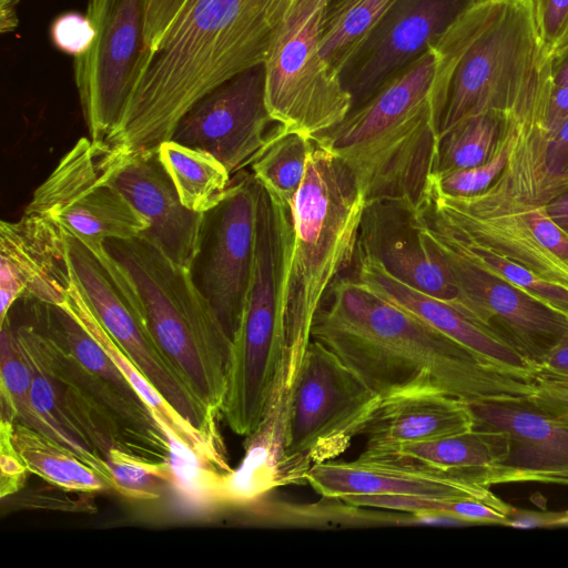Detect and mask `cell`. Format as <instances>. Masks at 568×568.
<instances>
[{"label": "cell", "instance_id": "26", "mask_svg": "<svg viewBox=\"0 0 568 568\" xmlns=\"http://www.w3.org/2000/svg\"><path fill=\"white\" fill-rule=\"evenodd\" d=\"M509 449L510 438L505 432L474 427L448 437L406 444L376 456H393L447 473L477 475L481 480V473L504 459Z\"/></svg>", "mask_w": 568, "mask_h": 568}, {"label": "cell", "instance_id": "13", "mask_svg": "<svg viewBox=\"0 0 568 568\" xmlns=\"http://www.w3.org/2000/svg\"><path fill=\"white\" fill-rule=\"evenodd\" d=\"M420 237L447 270L457 291L453 304L537 365L568 327V316L459 255L415 211ZM537 374V373H536Z\"/></svg>", "mask_w": 568, "mask_h": 568}, {"label": "cell", "instance_id": "27", "mask_svg": "<svg viewBox=\"0 0 568 568\" xmlns=\"http://www.w3.org/2000/svg\"><path fill=\"white\" fill-rule=\"evenodd\" d=\"M158 153L186 209L206 213L223 199L232 174L214 155L173 140L162 142Z\"/></svg>", "mask_w": 568, "mask_h": 568}, {"label": "cell", "instance_id": "21", "mask_svg": "<svg viewBox=\"0 0 568 568\" xmlns=\"http://www.w3.org/2000/svg\"><path fill=\"white\" fill-rule=\"evenodd\" d=\"M72 284L67 235L59 226L33 213L1 221L0 323L21 296L61 305Z\"/></svg>", "mask_w": 568, "mask_h": 568}, {"label": "cell", "instance_id": "17", "mask_svg": "<svg viewBox=\"0 0 568 568\" xmlns=\"http://www.w3.org/2000/svg\"><path fill=\"white\" fill-rule=\"evenodd\" d=\"M95 144L104 181L149 223L140 237L173 263L190 270L200 250L204 213L193 212L182 204L158 149L122 153Z\"/></svg>", "mask_w": 568, "mask_h": 568}, {"label": "cell", "instance_id": "23", "mask_svg": "<svg viewBox=\"0 0 568 568\" xmlns=\"http://www.w3.org/2000/svg\"><path fill=\"white\" fill-rule=\"evenodd\" d=\"M415 209L394 200L365 203L356 253L375 258L400 282L454 303L456 287L445 266L424 244Z\"/></svg>", "mask_w": 568, "mask_h": 568}, {"label": "cell", "instance_id": "45", "mask_svg": "<svg viewBox=\"0 0 568 568\" xmlns=\"http://www.w3.org/2000/svg\"><path fill=\"white\" fill-rule=\"evenodd\" d=\"M549 82L568 88V47L549 59Z\"/></svg>", "mask_w": 568, "mask_h": 568}, {"label": "cell", "instance_id": "31", "mask_svg": "<svg viewBox=\"0 0 568 568\" xmlns=\"http://www.w3.org/2000/svg\"><path fill=\"white\" fill-rule=\"evenodd\" d=\"M313 136L283 131L251 163L253 176L277 200L291 204L305 176Z\"/></svg>", "mask_w": 568, "mask_h": 568}, {"label": "cell", "instance_id": "43", "mask_svg": "<svg viewBox=\"0 0 568 568\" xmlns=\"http://www.w3.org/2000/svg\"><path fill=\"white\" fill-rule=\"evenodd\" d=\"M557 516L558 511H530L515 508L505 526L516 528H552Z\"/></svg>", "mask_w": 568, "mask_h": 568}, {"label": "cell", "instance_id": "20", "mask_svg": "<svg viewBox=\"0 0 568 568\" xmlns=\"http://www.w3.org/2000/svg\"><path fill=\"white\" fill-rule=\"evenodd\" d=\"M474 427L505 432L510 449L481 473L487 487L500 484L568 485V422L557 419L523 400L467 402Z\"/></svg>", "mask_w": 568, "mask_h": 568}, {"label": "cell", "instance_id": "14", "mask_svg": "<svg viewBox=\"0 0 568 568\" xmlns=\"http://www.w3.org/2000/svg\"><path fill=\"white\" fill-rule=\"evenodd\" d=\"M148 0H90L94 28L90 49L74 58V81L83 118L94 143L116 126L129 98L142 51Z\"/></svg>", "mask_w": 568, "mask_h": 568}, {"label": "cell", "instance_id": "19", "mask_svg": "<svg viewBox=\"0 0 568 568\" xmlns=\"http://www.w3.org/2000/svg\"><path fill=\"white\" fill-rule=\"evenodd\" d=\"M305 481L318 495L341 500L400 495L505 504L477 475L442 471L393 456L361 454L352 462H321L307 470Z\"/></svg>", "mask_w": 568, "mask_h": 568}, {"label": "cell", "instance_id": "36", "mask_svg": "<svg viewBox=\"0 0 568 568\" xmlns=\"http://www.w3.org/2000/svg\"><path fill=\"white\" fill-rule=\"evenodd\" d=\"M53 44L74 58L84 54L93 43L94 28L87 17L78 12H65L54 19L51 26Z\"/></svg>", "mask_w": 568, "mask_h": 568}, {"label": "cell", "instance_id": "11", "mask_svg": "<svg viewBox=\"0 0 568 568\" xmlns=\"http://www.w3.org/2000/svg\"><path fill=\"white\" fill-rule=\"evenodd\" d=\"M73 280L89 306L119 345L168 403L189 423L222 440L216 419L192 394L149 335L136 300L105 248L93 252L67 235Z\"/></svg>", "mask_w": 568, "mask_h": 568}, {"label": "cell", "instance_id": "8", "mask_svg": "<svg viewBox=\"0 0 568 568\" xmlns=\"http://www.w3.org/2000/svg\"><path fill=\"white\" fill-rule=\"evenodd\" d=\"M382 397L333 351L311 339L274 420L262 428L275 450V486L304 480L364 435Z\"/></svg>", "mask_w": 568, "mask_h": 568}, {"label": "cell", "instance_id": "5", "mask_svg": "<svg viewBox=\"0 0 568 568\" xmlns=\"http://www.w3.org/2000/svg\"><path fill=\"white\" fill-rule=\"evenodd\" d=\"M364 205L349 170L313 136L305 176L291 203L293 246L283 288L287 346L283 395L312 339L324 295L353 265Z\"/></svg>", "mask_w": 568, "mask_h": 568}, {"label": "cell", "instance_id": "44", "mask_svg": "<svg viewBox=\"0 0 568 568\" xmlns=\"http://www.w3.org/2000/svg\"><path fill=\"white\" fill-rule=\"evenodd\" d=\"M545 207L551 221L568 235V192L555 196Z\"/></svg>", "mask_w": 568, "mask_h": 568}, {"label": "cell", "instance_id": "12", "mask_svg": "<svg viewBox=\"0 0 568 568\" xmlns=\"http://www.w3.org/2000/svg\"><path fill=\"white\" fill-rule=\"evenodd\" d=\"M24 213L41 215L98 252L108 240L140 236L148 221L101 175L98 149L81 138L34 190Z\"/></svg>", "mask_w": 568, "mask_h": 568}, {"label": "cell", "instance_id": "3", "mask_svg": "<svg viewBox=\"0 0 568 568\" xmlns=\"http://www.w3.org/2000/svg\"><path fill=\"white\" fill-rule=\"evenodd\" d=\"M429 48L436 59L432 99L442 115L439 138L488 112L527 113L549 82L531 0H480Z\"/></svg>", "mask_w": 568, "mask_h": 568}, {"label": "cell", "instance_id": "10", "mask_svg": "<svg viewBox=\"0 0 568 568\" xmlns=\"http://www.w3.org/2000/svg\"><path fill=\"white\" fill-rule=\"evenodd\" d=\"M417 207L457 237L568 287V235L551 221L545 205L488 191L449 196L429 186Z\"/></svg>", "mask_w": 568, "mask_h": 568}, {"label": "cell", "instance_id": "39", "mask_svg": "<svg viewBox=\"0 0 568 568\" xmlns=\"http://www.w3.org/2000/svg\"><path fill=\"white\" fill-rule=\"evenodd\" d=\"M523 402L544 414L568 422V386L537 379Z\"/></svg>", "mask_w": 568, "mask_h": 568}, {"label": "cell", "instance_id": "46", "mask_svg": "<svg viewBox=\"0 0 568 568\" xmlns=\"http://www.w3.org/2000/svg\"><path fill=\"white\" fill-rule=\"evenodd\" d=\"M18 2L19 0H0V30L2 33L11 32L18 26Z\"/></svg>", "mask_w": 568, "mask_h": 568}, {"label": "cell", "instance_id": "29", "mask_svg": "<svg viewBox=\"0 0 568 568\" xmlns=\"http://www.w3.org/2000/svg\"><path fill=\"white\" fill-rule=\"evenodd\" d=\"M397 0H328L321 27L320 49L339 74L369 32Z\"/></svg>", "mask_w": 568, "mask_h": 568}, {"label": "cell", "instance_id": "28", "mask_svg": "<svg viewBox=\"0 0 568 568\" xmlns=\"http://www.w3.org/2000/svg\"><path fill=\"white\" fill-rule=\"evenodd\" d=\"M12 440L28 471L52 485L84 493L110 488L102 477L70 448L29 426L14 423Z\"/></svg>", "mask_w": 568, "mask_h": 568}, {"label": "cell", "instance_id": "33", "mask_svg": "<svg viewBox=\"0 0 568 568\" xmlns=\"http://www.w3.org/2000/svg\"><path fill=\"white\" fill-rule=\"evenodd\" d=\"M0 365L1 418L21 423L54 440L50 427L32 404L31 372L16 343L8 318L1 323Z\"/></svg>", "mask_w": 568, "mask_h": 568}, {"label": "cell", "instance_id": "30", "mask_svg": "<svg viewBox=\"0 0 568 568\" xmlns=\"http://www.w3.org/2000/svg\"><path fill=\"white\" fill-rule=\"evenodd\" d=\"M415 211L424 222L432 226L465 260L568 316V287L549 282L524 265L503 255L466 242L447 231L423 210L416 207Z\"/></svg>", "mask_w": 568, "mask_h": 568}, {"label": "cell", "instance_id": "18", "mask_svg": "<svg viewBox=\"0 0 568 568\" xmlns=\"http://www.w3.org/2000/svg\"><path fill=\"white\" fill-rule=\"evenodd\" d=\"M480 0H397L341 73L353 108L371 98ZM352 108V109H353Z\"/></svg>", "mask_w": 568, "mask_h": 568}, {"label": "cell", "instance_id": "22", "mask_svg": "<svg viewBox=\"0 0 568 568\" xmlns=\"http://www.w3.org/2000/svg\"><path fill=\"white\" fill-rule=\"evenodd\" d=\"M353 265L351 276L382 298L444 333L487 367L528 384L535 382L537 368L532 362L449 302L400 282L368 255L355 253Z\"/></svg>", "mask_w": 568, "mask_h": 568}, {"label": "cell", "instance_id": "2", "mask_svg": "<svg viewBox=\"0 0 568 568\" xmlns=\"http://www.w3.org/2000/svg\"><path fill=\"white\" fill-rule=\"evenodd\" d=\"M311 334L382 398L409 388H435L466 402L523 400L532 384L487 367L351 275H341L327 290Z\"/></svg>", "mask_w": 568, "mask_h": 568}, {"label": "cell", "instance_id": "34", "mask_svg": "<svg viewBox=\"0 0 568 568\" xmlns=\"http://www.w3.org/2000/svg\"><path fill=\"white\" fill-rule=\"evenodd\" d=\"M112 488L124 497L151 500L161 497L164 485H172L168 460H152L132 452L111 448L105 457Z\"/></svg>", "mask_w": 568, "mask_h": 568}, {"label": "cell", "instance_id": "15", "mask_svg": "<svg viewBox=\"0 0 568 568\" xmlns=\"http://www.w3.org/2000/svg\"><path fill=\"white\" fill-rule=\"evenodd\" d=\"M255 223L256 180L252 173L240 171L220 203L204 213L200 250L190 268L231 339L250 284Z\"/></svg>", "mask_w": 568, "mask_h": 568}, {"label": "cell", "instance_id": "4", "mask_svg": "<svg viewBox=\"0 0 568 568\" xmlns=\"http://www.w3.org/2000/svg\"><path fill=\"white\" fill-rule=\"evenodd\" d=\"M436 59L428 48L345 119L316 138L346 165L365 203L417 207L434 174L442 115L432 99Z\"/></svg>", "mask_w": 568, "mask_h": 568}, {"label": "cell", "instance_id": "6", "mask_svg": "<svg viewBox=\"0 0 568 568\" xmlns=\"http://www.w3.org/2000/svg\"><path fill=\"white\" fill-rule=\"evenodd\" d=\"M292 246L291 204L256 181L253 267L232 338L221 412L237 435L256 432L274 414L283 395L287 355L283 288Z\"/></svg>", "mask_w": 568, "mask_h": 568}, {"label": "cell", "instance_id": "7", "mask_svg": "<svg viewBox=\"0 0 568 568\" xmlns=\"http://www.w3.org/2000/svg\"><path fill=\"white\" fill-rule=\"evenodd\" d=\"M104 248L128 282L152 341L192 394L220 415L232 339L191 271L138 236Z\"/></svg>", "mask_w": 568, "mask_h": 568}, {"label": "cell", "instance_id": "25", "mask_svg": "<svg viewBox=\"0 0 568 568\" xmlns=\"http://www.w3.org/2000/svg\"><path fill=\"white\" fill-rule=\"evenodd\" d=\"M61 305L67 307L94 338L148 406L150 413H156L187 445L212 466L224 473L232 470L225 457L223 443L194 427L166 402L102 326L74 280L65 302Z\"/></svg>", "mask_w": 568, "mask_h": 568}, {"label": "cell", "instance_id": "9", "mask_svg": "<svg viewBox=\"0 0 568 568\" xmlns=\"http://www.w3.org/2000/svg\"><path fill=\"white\" fill-rule=\"evenodd\" d=\"M328 0H298L274 38L265 61V103L285 131L316 136L342 122L353 108L341 74L320 49Z\"/></svg>", "mask_w": 568, "mask_h": 568}, {"label": "cell", "instance_id": "32", "mask_svg": "<svg viewBox=\"0 0 568 568\" xmlns=\"http://www.w3.org/2000/svg\"><path fill=\"white\" fill-rule=\"evenodd\" d=\"M505 112L488 111L458 123L439 138L434 174L476 168L493 155Z\"/></svg>", "mask_w": 568, "mask_h": 568}, {"label": "cell", "instance_id": "38", "mask_svg": "<svg viewBox=\"0 0 568 568\" xmlns=\"http://www.w3.org/2000/svg\"><path fill=\"white\" fill-rule=\"evenodd\" d=\"M14 423L1 418L0 423V497L6 498L20 490L28 469L19 457L12 440Z\"/></svg>", "mask_w": 568, "mask_h": 568}, {"label": "cell", "instance_id": "1", "mask_svg": "<svg viewBox=\"0 0 568 568\" xmlns=\"http://www.w3.org/2000/svg\"><path fill=\"white\" fill-rule=\"evenodd\" d=\"M298 0H186L156 47L141 53L120 120L102 143L158 149L203 97L263 64Z\"/></svg>", "mask_w": 568, "mask_h": 568}, {"label": "cell", "instance_id": "35", "mask_svg": "<svg viewBox=\"0 0 568 568\" xmlns=\"http://www.w3.org/2000/svg\"><path fill=\"white\" fill-rule=\"evenodd\" d=\"M534 16L547 60L568 47V0H531Z\"/></svg>", "mask_w": 568, "mask_h": 568}, {"label": "cell", "instance_id": "24", "mask_svg": "<svg viewBox=\"0 0 568 568\" xmlns=\"http://www.w3.org/2000/svg\"><path fill=\"white\" fill-rule=\"evenodd\" d=\"M466 400L435 388H409L382 398L364 435L362 453L376 456L399 446L462 434L474 428Z\"/></svg>", "mask_w": 568, "mask_h": 568}, {"label": "cell", "instance_id": "40", "mask_svg": "<svg viewBox=\"0 0 568 568\" xmlns=\"http://www.w3.org/2000/svg\"><path fill=\"white\" fill-rule=\"evenodd\" d=\"M186 0H148L143 44L144 51L156 47Z\"/></svg>", "mask_w": 568, "mask_h": 568}, {"label": "cell", "instance_id": "41", "mask_svg": "<svg viewBox=\"0 0 568 568\" xmlns=\"http://www.w3.org/2000/svg\"><path fill=\"white\" fill-rule=\"evenodd\" d=\"M537 379L568 386V327L539 361Z\"/></svg>", "mask_w": 568, "mask_h": 568}, {"label": "cell", "instance_id": "42", "mask_svg": "<svg viewBox=\"0 0 568 568\" xmlns=\"http://www.w3.org/2000/svg\"><path fill=\"white\" fill-rule=\"evenodd\" d=\"M568 118V88L548 82L544 122L548 133L556 131Z\"/></svg>", "mask_w": 568, "mask_h": 568}, {"label": "cell", "instance_id": "37", "mask_svg": "<svg viewBox=\"0 0 568 568\" xmlns=\"http://www.w3.org/2000/svg\"><path fill=\"white\" fill-rule=\"evenodd\" d=\"M545 171L551 199L568 192V118L556 131H546Z\"/></svg>", "mask_w": 568, "mask_h": 568}, {"label": "cell", "instance_id": "16", "mask_svg": "<svg viewBox=\"0 0 568 568\" xmlns=\"http://www.w3.org/2000/svg\"><path fill=\"white\" fill-rule=\"evenodd\" d=\"M283 131L267 111L264 65L258 64L199 100L180 119L170 140L211 153L233 174Z\"/></svg>", "mask_w": 568, "mask_h": 568}]
</instances>
